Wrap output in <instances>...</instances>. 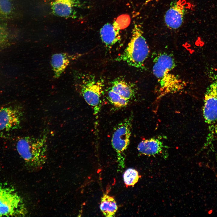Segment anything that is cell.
<instances>
[{"mask_svg":"<svg viewBox=\"0 0 217 217\" xmlns=\"http://www.w3.org/2000/svg\"><path fill=\"white\" fill-rule=\"evenodd\" d=\"M17 14L15 6L12 0H0V21L12 20Z\"/></svg>","mask_w":217,"mask_h":217,"instance_id":"9a60e30c","label":"cell"},{"mask_svg":"<svg viewBox=\"0 0 217 217\" xmlns=\"http://www.w3.org/2000/svg\"><path fill=\"white\" fill-rule=\"evenodd\" d=\"M140 177L137 171L131 168L127 169L123 175L124 181L127 187L134 186L137 182Z\"/></svg>","mask_w":217,"mask_h":217,"instance_id":"ac0fdd59","label":"cell"},{"mask_svg":"<svg viewBox=\"0 0 217 217\" xmlns=\"http://www.w3.org/2000/svg\"><path fill=\"white\" fill-rule=\"evenodd\" d=\"M166 146L160 140L155 138L142 140L138 144L137 149L141 154L148 156L162 154L166 152Z\"/></svg>","mask_w":217,"mask_h":217,"instance_id":"8fae6325","label":"cell"},{"mask_svg":"<svg viewBox=\"0 0 217 217\" xmlns=\"http://www.w3.org/2000/svg\"><path fill=\"white\" fill-rule=\"evenodd\" d=\"M83 80L79 84L80 92L86 102L93 108L94 114L96 115L101 107L103 84L93 77Z\"/></svg>","mask_w":217,"mask_h":217,"instance_id":"8992f818","label":"cell"},{"mask_svg":"<svg viewBox=\"0 0 217 217\" xmlns=\"http://www.w3.org/2000/svg\"><path fill=\"white\" fill-rule=\"evenodd\" d=\"M111 89L129 101L134 96L136 92L135 87L133 85L118 79L112 82Z\"/></svg>","mask_w":217,"mask_h":217,"instance_id":"4fadbf2b","label":"cell"},{"mask_svg":"<svg viewBox=\"0 0 217 217\" xmlns=\"http://www.w3.org/2000/svg\"><path fill=\"white\" fill-rule=\"evenodd\" d=\"M121 29V27L116 21L112 24L107 23L101 28L100 37L106 47H111L120 40V30Z\"/></svg>","mask_w":217,"mask_h":217,"instance_id":"7c38bea8","label":"cell"},{"mask_svg":"<svg viewBox=\"0 0 217 217\" xmlns=\"http://www.w3.org/2000/svg\"><path fill=\"white\" fill-rule=\"evenodd\" d=\"M185 5L184 0H179L166 11L164 16V20L168 27L177 29L182 25L185 13Z\"/></svg>","mask_w":217,"mask_h":217,"instance_id":"9c48e42d","label":"cell"},{"mask_svg":"<svg viewBox=\"0 0 217 217\" xmlns=\"http://www.w3.org/2000/svg\"><path fill=\"white\" fill-rule=\"evenodd\" d=\"M16 148L26 164L31 169H40L46 162L48 147L46 136L21 137L17 141Z\"/></svg>","mask_w":217,"mask_h":217,"instance_id":"7a4b0ae2","label":"cell"},{"mask_svg":"<svg viewBox=\"0 0 217 217\" xmlns=\"http://www.w3.org/2000/svg\"><path fill=\"white\" fill-rule=\"evenodd\" d=\"M70 60L65 53H57L52 56L51 64L55 78L59 77L68 65Z\"/></svg>","mask_w":217,"mask_h":217,"instance_id":"5bb4252c","label":"cell"},{"mask_svg":"<svg viewBox=\"0 0 217 217\" xmlns=\"http://www.w3.org/2000/svg\"><path fill=\"white\" fill-rule=\"evenodd\" d=\"M149 52L142 27L140 25L135 24L127 46L115 60L125 62L130 66L143 70L145 68V61Z\"/></svg>","mask_w":217,"mask_h":217,"instance_id":"3957f363","label":"cell"},{"mask_svg":"<svg viewBox=\"0 0 217 217\" xmlns=\"http://www.w3.org/2000/svg\"><path fill=\"white\" fill-rule=\"evenodd\" d=\"M80 6L79 0H53L51 6L54 14L64 17H74L75 9Z\"/></svg>","mask_w":217,"mask_h":217,"instance_id":"30bf717a","label":"cell"},{"mask_svg":"<svg viewBox=\"0 0 217 217\" xmlns=\"http://www.w3.org/2000/svg\"><path fill=\"white\" fill-rule=\"evenodd\" d=\"M22 113L18 108L9 107L0 109V131L19 127Z\"/></svg>","mask_w":217,"mask_h":217,"instance_id":"ba28073f","label":"cell"},{"mask_svg":"<svg viewBox=\"0 0 217 217\" xmlns=\"http://www.w3.org/2000/svg\"><path fill=\"white\" fill-rule=\"evenodd\" d=\"M153 72L159 84V98L165 95L179 92L186 83L178 76L171 72L176 66L173 56L165 52L158 53L153 60Z\"/></svg>","mask_w":217,"mask_h":217,"instance_id":"6da1fadb","label":"cell"},{"mask_svg":"<svg viewBox=\"0 0 217 217\" xmlns=\"http://www.w3.org/2000/svg\"><path fill=\"white\" fill-rule=\"evenodd\" d=\"M12 29L7 24L0 23V48L10 46L13 37Z\"/></svg>","mask_w":217,"mask_h":217,"instance_id":"e0dca14e","label":"cell"},{"mask_svg":"<svg viewBox=\"0 0 217 217\" xmlns=\"http://www.w3.org/2000/svg\"><path fill=\"white\" fill-rule=\"evenodd\" d=\"M100 208L104 215L110 217L114 216L118 207L114 198L105 194L101 198Z\"/></svg>","mask_w":217,"mask_h":217,"instance_id":"2e32d148","label":"cell"},{"mask_svg":"<svg viewBox=\"0 0 217 217\" xmlns=\"http://www.w3.org/2000/svg\"><path fill=\"white\" fill-rule=\"evenodd\" d=\"M214 78L204 97L203 115L208 130L204 147L212 146L217 136V77Z\"/></svg>","mask_w":217,"mask_h":217,"instance_id":"277c9868","label":"cell"},{"mask_svg":"<svg viewBox=\"0 0 217 217\" xmlns=\"http://www.w3.org/2000/svg\"><path fill=\"white\" fill-rule=\"evenodd\" d=\"M108 96L110 102L117 108H121L125 107L128 105L129 101L111 89L108 91Z\"/></svg>","mask_w":217,"mask_h":217,"instance_id":"d6986e66","label":"cell"},{"mask_svg":"<svg viewBox=\"0 0 217 217\" xmlns=\"http://www.w3.org/2000/svg\"><path fill=\"white\" fill-rule=\"evenodd\" d=\"M27 213L22 199L14 189L0 183V216H24Z\"/></svg>","mask_w":217,"mask_h":217,"instance_id":"5b68a950","label":"cell"},{"mask_svg":"<svg viewBox=\"0 0 217 217\" xmlns=\"http://www.w3.org/2000/svg\"><path fill=\"white\" fill-rule=\"evenodd\" d=\"M153 0H146V1L145 2V4H147L148 3H149V2H151V1H153Z\"/></svg>","mask_w":217,"mask_h":217,"instance_id":"ffe728a7","label":"cell"},{"mask_svg":"<svg viewBox=\"0 0 217 217\" xmlns=\"http://www.w3.org/2000/svg\"><path fill=\"white\" fill-rule=\"evenodd\" d=\"M132 117L125 119L117 126L112 135V144L117 154L118 162L124 164V151L130 143Z\"/></svg>","mask_w":217,"mask_h":217,"instance_id":"52a82bcc","label":"cell"}]
</instances>
